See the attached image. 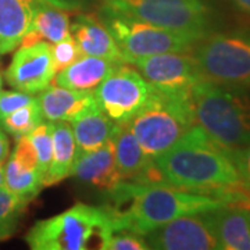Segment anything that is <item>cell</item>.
<instances>
[{"instance_id": "obj_1", "label": "cell", "mask_w": 250, "mask_h": 250, "mask_svg": "<svg viewBox=\"0 0 250 250\" xmlns=\"http://www.w3.org/2000/svg\"><path fill=\"white\" fill-rule=\"evenodd\" d=\"M242 181L229 149L218 145L195 124L171 149L153 160L150 184L218 199L223 190Z\"/></svg>"}, {"instance_id": "obj_2", "label": "cell", "mask_w": 250, "mask_h": 250, "mask_svg": "<svg viewBox=\"0 0 250 250\" xmlns=\"http://www.w3.org/2000/svg\"><path fill=\"white\" fill-rule=\"evenodd\" d=\"M108 199L106 208L113 217L114 231L125 228L143 236L179 217L207 213L228 205L217 197L168 185L125 181L108 192Z\"/></svg>"}, {"instance_id": "obj_3", "label": "cell", "mask_w": 250, "mask_h": 250, "mask_svg": "<svg viewBox=\"0 0 250 250\" xmlns=\"http://www.w3.org/2000/svg\"><path fill=\"white\" fill-rule=\"evenodd\" d=\"M195 124L232 150L250 145V93L242 88L200 81L190 90Z\"/></svg>"}, {"instance_id": "obj_4", "label": "cell", "mask_w": 250, "mask_h": 250, "mask_svg": "<svg viewBox=\"0 0 250 250\" xmlns=\"http://www.w3.org/2000/svg\"><path fill=\"white\" fill-rule=\"evenodd\" d=\"M114 221L106 207L75 203L60 214L36 221L25 235L32 250H106Z\"/></svg>"}, {"instance_id": "obj_5", "label": "cell", "mask_w": 250, "mask_h": 250, "mask_svg": "<svg viewBox=\"0 0 250 250\" xmlns=\"http://www.w3.org/2000/svg\"><path fill=\"white\" fill-rule=\"evenodd\" d=\"M152 160L171 149L195 125L190 92L167 93L150 86V95L126 123Z\"/></svg>"}, {"instance_id": "obj_6", "label": "cell", "mask_w": 250, "mask_h": 250, "mask_svg": "<svg viewBox=\"0 0 250 250\" xmlns=\"http://www.w3.org/2000/svg\"><path fill=\"white\" fill-rule=\"evenodd\" d=\"M102 10L199 39L214 25V9L208 0H104Z\"/></svg>"}, {"instance_id": "obj_7", "label": "cell", "mask_w": 250, "mask_h": 250, "mask_svg": "<svg viewBox=\"0 0 250 250\" xmlns=\"http://www.w3.org/2000/svg\"><path fill=\"white\" fill-rule=\"evenodd\" d=\"M203 81L250 88V32H210L192 49Z\"/></svg>"}, {"instance_id": "obj_8", "label": "cell", "mask_w": 250, "mask_h": 250, "mask_svg": "<svg viewBox=\"0 0 250 250\" xmlns=\"http://www.w3.org/2000/svg\"><path fill=\"white\" fill-rule=\"evenodd\" d=\"M100 18L116 39L126 64L154 54L192 52V49L200 41L195 36L179 35L138 18L107 10H102Z\"/></svg>"}, {"instance_id": "obj_9", "label": "cell", "mask_w": 250, "mask_h": 250, "mask_svg": "<svg viewBox=\"0 0 250 250\" xmlns=\"http://www.w3.org/2000/svg\"><path fill=\"white\" fill-rule=\"evenodd\" d=\"M99 107L116 124L128 123L150 95V85L131 64H120L93 90Z\"/></svg>"}, {"instance_id": "obj_10", "label": "cell", "mask_w": 250, "mask_h": 250, "mask_svg": "<svg viewBox=\"0 0 250 250\" xmlns=\"http://www.w3.org/2000/svg\"><path fill=\"white\" fill-rule=\"evenodd\" d=\"M154 89L167 93H189L202 77L192 52H168L131 62Z\"/></svg>"}, {"instance_id": "obj_11", "label": "cell", "mask_w": 250, "mask_h": 250, "mask_svg": "<svg viewBox=\"0 0 250 250\" xmlns=\"http://www.w3.org/2000/svg\"><path fill=\"white\" fill-rule=\"evenodd\" d=\"M54 75L52 45L47 42L20 46L6 70L10 86L29 95L46 89L53 82Z\"/></svg>"}, {"instance_id": "obj_12", "label": "cell", "mask_w": 250, "mask_h": 250, "mask_svg": "<svg viewBox=\"0 0 250 250\" xmlns=\"http://www.w3.org/2000/svg\"><path fill=\"white\" fill-rule=\"evenodd\" d=\"M149 249L213 250L218 249L206 213L184 215L145 235Z\"/></svg>"}, {"instance_id": "obj_13", "label": "cell", "mask_w": 250, "mask_h": 250, "mask_svg": "<svg viewBox=\"0 0 250 250\" xmlns=\"http://www.w3.org/2000/svg\"><path fill=\"white\" fill-rule=\"evenodd\" d=\"M38 102L43 120L49 123H72L99 106L93 92L68 89L56 83L38 93Z\"/></svg>"}, {"instance_id": "obj_14", "label": "cell", "mask_w": 250, "mask_h": 250, "mask_svg": "<svg viewBox=\"0 0 250 250\" xmlns=\"http://www.w3.org/2000/svg\"><path fill=\"white\" fill-rule=\"evenodd\" d=\"M104 192H111L123 181L117 168L113 138L92 152L78 153L71 175Z\"/></svg>"}, {"instance_id": "obj_15", "label": "cell", "mask_w": 250, "mask_h": 250, "mask_svg": "<svg viewBox=\"0 0 250 250\" xmlns=\"http://www.w3.org/2000/svg\"><path fill=\"white\" fill-rule=\"evenodd\" d=\"M71 35L83 56L103 57L120 64L126 62L107 25L95 14L77 16L71 24Z\"/></svg>"}, {"instance_id": "obj_16", "label": "cell", "mask_w": 250, "mask_h": 250, "mask_svg": "<svg viewBox=\"0 0 250 250\" xmlns=\"http://www.w3.org/2000/svg\"><path fill=\"white\" fill-rule=\"evenodd\" d=\"M218 249L250 250V210L225 205L206 213Z\"/></svg>"}, {"instance_id": "obj_17", "label": "cell", "mask_w": 250, "mask_h": 250, "mask_svg": "<svg viewBox=\"0 0 250 250\" xmlns=\"http://www.w3.org/2000/svg\"><path fill=\"white\" fill-rule=\"evenodd\" d=\"M116 163L121 181L150 184L153 160L143 152L139 142L129 129V125L118 124L113 136Z\"/></svg>"}, {"instance_id": "obj_18", "label": "cell", "mask_w": 250, "mask_h": 250, "mask_svg": "<svg viewBox=\"0 0 250 250\" xmlns=\"http://www.w3.org/2000/svg\"><path fill=\"white\" fill-rule=\"evenodd\" d=\"M68 35H71L68 11L35 0L32 21L21 41V45H34L38 42L54 45Z\"/></svg>"}, {"instance_id": "obj_19", "label": "cell", "mask_w": 250, "mask_h": 250, "mask_svg": "<svg viewBox=\"0 0 250 250\" xmlns=\"http://www.w3.org/2000/svg\"><path fill=\"white\" fill-rule=\"evenodd\" d=\"M117 65H120V62L82 54L77 62L54 75L53 83L68 89L92 92Z\"/></svg>"}, {"instance_id": "obj_20", "label": "cell", "mask_w": 250, "mask_h": 250, "mask_svg": "<svg viewBox=\"0 0 250 250\" xmlns=\"http://www.w3.org/2000/svg\"><path fill=\"white\" fill-rule=\"evenodd\" d=\"M35 0H0V56L21 45L34 16Z\"/></svg>"}, {"instance_id": "obj_21", "label": "cell", "mask_w": 250, "mask_h": 250, "mask_svg": "<svg viewBox=\"0 0 250 250\" xmlns=\"http://www.w3.org/2000/svg\"><path fill=\"white\" fill-rule=\"evenodd\" d=\"M78 153L71 124L65 121L53 123V154L43 177V188L53 187L68 178Z\"/></svg>"}, {"instance_id": "obj_22", "label": "cell", "mask_w": 250, "mask_h": 250, "mask_svg": "<svg viewBox=\"0 0 250 250\" xmlns=\"http://www.w3.org/2000/svg\"><path fill=\"white\" fill-rule=\"evenodd\" d=\"M70 124L80 153L92 152L106 145L114 136L118 126L99 106Z\"/></svg>"}, {"instance_id": "obj_23", "label": "cell", "mask_w": 250, "mask_h": 250, "mask_svg": "<svg viewBox=\"0 0 250 250\" xmlns=\"http://www.w3.org/2000/svg\"><path fill=\"white\" fill-rule=\"evenodd\" d=\"M4 188L32 200L43 188V177L38 168H24L10 157L4 166Z\"/></svg>"}, {"instance_id": "obj_24", "label": "cell", "mask_w": 250, "mask_h": 250, "mask_svg": "<svg viewBox=\"0 0 250 250\" xmlns=\"http://www.w3.org/2000/svg\"><path fill=\"white\" fill-rule=\"evenodd\" d=\"M28 202L31 200L10 192L6 188H0V242L10 239L17 231Z\"/></svg>"}, {"instance_id": "obj_25", "label": "cell", "mask_w": 250, "mask_h": 250, "mask_svg": "<svg viewBox=\"0 0 250 250\" xmlns=\"http://www.w3.org/2000/svg\"><path fill=\"white\" fill-rule=\"evenodd\" d=\"M42 121H43V116H42L38 96H36L32 103L18 108L9 116L1 118L0 126L7 134H11L17 139L20 136H25L29 132H32Z\"/></svg>"}, {"instance_id": "obj_26", "label": "cell", "mask_w": 250, "mask_h": 250, "mask_svg": "<svg viewBox=\"0 0 250 250\" xmlns=\"http://www.w3.org/2000/svg\"><path fill=\"white\" fill-rule=\"evenodd\" d=\"M28 138L38 156L39 171L42 177H45L46 171L52 161V154H53V123L43 120L32 132L28 134Z\"/></svg>"}, {"instance_id": "obj_27", "label": "cell", "mask_w": 250, "mask_h": 250, "mask_svg": "<svg viewBox=\"0 0 250 250\" xmlns=\"http://www.w3.org/2000/svg\"><path fill=\"white\" fill-rule=\"evenodd\" d=\"M52 53H53V62L56 74L71 65L72 62L80 59L81 53L80 47L77 45L74 36L68 35L62 41L52 45Z\"/></svg>"}, {"instance_id": "obj_28", "label": "cell", "mask_w": 250, "mask_h": 250, "mask_svg": "<svg viewBox=\"0 0 250 250\" xmlns=\"http://www.w3.org/2000/svg\"><path fill=\"white\" fill-rule=\"evenodd\" d=\"M145 236L131 229H116L108 238L106 250H147Z\"/></svg>"}, {"instance_id": "obj_29", "label": "cell", "mask_w": 250, "mask_h": 250, "mask_svg": "<svg viewBox=\"0 0 250 250\" xmlns=\"http://www.w3.org/2000/svg\"><path fill=\"white\" fill-rule=\"evenodd\" d=\"M36 99L35 95H29L21 90H4L0 93V120L11 114L18 108L32 103Z\"/></svg>"}, {"instance_id": "obj_30", "label": "cell", "mask_w": 250, "mask_h": 250, "mask_svg": "<svg viewBox=\"0 0 250 250\" xmlns=\"http://www.w3.org/2000/svg\"><path fill=\"white\" fill-rule=\"evenodd\" d=\"M11 159L24 168H31V170L38 168L39 170L38 156H36L35 149L29 141L28 135L17 138V143H16L14 152L11 154Z\"/></svg>"}, {"instance_id": "obj_31", "label": "cell", "mask_w": 250, "mask_h": 250, "mask_svg": "<svg viewBox=\"0 0 250 250\" xmlns=\"http://www.w3.org/2000/svg\"><path fill=\"white\" fill-rule=\"evenodd\" d=\"M229 154L241 178L250 184V145L239 149H232L229 150Z\"/></svg>"}, {"instance_id": "obj_32", "label": "cell", "mask_w": 250, "mask_h": 250, "mask_svg": "<svg viewBox=\"0 0 250 250\" xmlns=\"http://www.w3.org/2000/svg\"><path fill=\"white\" fill-rule=\"evenodd\" d=\"M10 153V143L7 139L6 131L0 128V163L4 164V161L7 160Z\"/></svg>"}, {"instance_id": "obj_33", "label": "cell", "mask_w": 250, "mask_h": 250, "mask_svg": "<svg viewBox=\"0 0 250 250\" xmlns=\"http://www.w3.org/2000/svg\"><path fill=\"white\" fill-rule=\"evenodd\" d=\"M38 1L49 3V4H52V6L60 7V9L67 10V11L78 7V1H77V0H38Z\"/></svg>"}, {"instance_id": "obj_34", "label": "cell", "mask_w": 250, "mask_h": 250, "mask_svg": "<svg viewBox=\"0 0 250 250\" xmlns=\"http://www.w3.org/2000/svg\"><path fill=\"white\" fill-rule=\"evenodd\" d=\"M233 6L246 14H250V0H231Z\"/></svg>"}, {"instance_id": "obj_35", "label": "cell", "mask_w": 250, "mask_h": 250, "mask_svg": "<svg viewBox=\"0 0 250 250\" xmlns=\"http://www.w3.org/2000/svg\"><path fill=\"white\" fill-rule=\"evenodd\" d=\"M0 188H4V166L0 163Z\"/></svg>"}, {"instance_id": "obj_36", "label": "cell", "mask_w": 250, "mask_h": 250, "mask_svg": "<svg viewBox=\"0 0 250 250\" xmlns=\"http://www.w3.org/2000/svg\"><path fill=\"white\" fill-rule=\"evenodd\" d=\"M0 93H1V72H0Z\"/></svg>"}]
</instances>
